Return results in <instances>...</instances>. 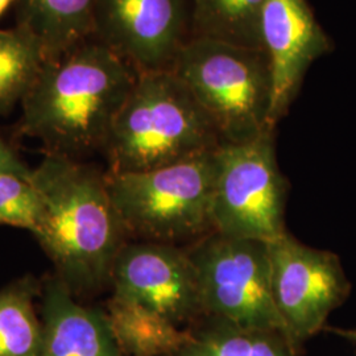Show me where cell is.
<instances>
[{
	"mask_svg": "<svg viewBox=\"0 0 356 356\" xmlns=\"http://www.w3.org/2000/svg\"><path fill=\"white\" fill-rule=\"evenodd\" d=\"M31 173L0 175V225L28 229L38 236L42 222V201Z\"/></svg>",
	"mask_w": 356,
	"mask_h": 356,
	"instance_id": "d6986e66",
	"label": "cell"
},
{
	"mask_svg": "<svg viewBox=\"0 0 356 356\" xmlns=\"http://www.w3.org/2000/svg\"><path fill=\"white\" fill-rule=\"evenodd\" d=\"M138 72L91 38L47 61L22 107L20 131L47 153L72 159L103 151Z\"/></svg>",
	"mask_w": 356,
	"mask_h": 356,
	"instance_id": "6da1fadb",
	"label": "cell"
},
{
	"mask_svg": "<svg viewBox=\"0 0 356 356\" xmlns=\"http://www.w3.org/2000/svg\"><path fill=\"white\" fill-rule=\"evenodd\" d=\"M268 251L273 301L289 341L300 348L322 330L351 285L337 254L307 247L286 231L268 243Z\"/></svg>",
	"mask_w": 356,
	"mask_h": 356,
	"instance_id": "ba28073f",
	"label": "cell"
},
{
	"mask_svg": "<svg viewBox=\"0 0 356 356\" xmlns=\"http://www.w3.org/2000/svg\"><path fill=\"white\" fill-rule=\"evenodd\" d=\"M32 169L20 160V157L13 152V148L0 138V175L1 173H19L29 175Z\"/></svg>",
	"mask_w": 356,
	"mask_h": 356,
	"instance_id": "ffe728a7",
	"label": "cell"
},
{
	"mask_svg": "<svg viewBox=\"0 0 356 356\" xmlns=\"http://www.w3.org/2000/svg\"><path fill=\"white\" fill-rule=\"evenodd\" d=\"M98 0H15L16 26L38 40L53 61L92 38Z\"/></svg>",
	"mask_w": 356,
	"mask_h": 356,
	"instance_id": "4fadbf2b",
	"label": "cell"
},
{
	"mask_svg": "<svg viewBox=\"0 0 356 356\" xmlns=\"http://www.w3.org/2000/svg\"><path fill=\"white\" fill-rule=\"evenodd\" d=\"M211 229L220 235L269 243L281 236L286 184L277 164L275 129L214 151Z\"/></svg>",
	"mask_w": 356,
	"mask_h": 356,
	"instance_id": "8992f818",
	"label": "cell"
},
{
	"mask_svg": "<svg viewBox=\"0 0 356 356\" xmlns=\"http://www.w3.org/2000/svg\"><path fill=\"white\" fill-rule=\"evenodd\" d=\"M213 321L195 330L170 356H298V348L276 330L242 327Z\"/></svg>",
	"mask_w": 356,
	"mask_h": 356,
	"instance_id": "9a60e30c",
	"label": "cell"
},
{
	"mask_svg": "<svg viewBox=\"0 0 356 356\" xmlns=\"http://www.w3.org/2000/svg\"><path fill=\"white\" fill-rule=\"evenodd\" d=\"M42 344L40 356H124L106 313L81 305L57 275L41 285Z\"/></svg>",
	"mask_w": 356,
	"mask_h": 356,
	"instance_id": "7c38bea8",
	"label": "cell"
},
{
	"mask_svg": "<svg viewBox=\"0 0 356 356\" xmlns=\"http://www.w3.org/2000/svg\"><path fill=\"white\" fill-rule=\"evenodd\" d=\"M220 139L188 86L170 70L138 73L103 152L108 172L136 173L211 152Z\"/></svg>",
	"mask_w": 356,
	"mask_h": 356,
	"instance_id": "3957f363",
	"label": "cell"
},
{
	"mask_svg": "<svg viewBox=\"0 0 356 356\" xmlns=\"http://www.w3.org/2000/svg\"><path fill=\"white\" fill-rule=\"evenodd\" d=\"M104 313L124 356H170L189 335V330H181L151 309L115 296Z\"/></svg>",
	"mask_w": 356,
	"mask_h": 356,
	"instance_id": "5bb4252c",
	"label": "cell"
},
{
	"mask_svg": "<svg viewBox=\"0 0 356 356\" xmlns=\"http://www.w3.org/2000/svg\"><path fill=\"white\" fill-rule=\"evenodd\" d=\"M31 179L42 201L38 241L74 296L110 284L127 231L107 189L106 173L47 153Z\"/></svg>",
	"mask_w": 356,
	"mask_h": 356,
	"instance_id": "7a4b0ae2",
	"label": "cell"
},
{
	"mask_svg": "<svg viewBox=\"0 0 356 356\" xmlns=\"http://www.w3.org/2000/svg\"><path fill=\"white\" fill-rule=\"evenodd\" d=\"M188 254L206 316L242 327L281 331L288 337L273 301L268 243L213 231Z\"/></svg>",
	"mask_w": 356,
	"mask_h": 356,
	"instance_id": "52a82bcc",
	"label": "cell"
},
{
	"mask_svg": "<svg viewBox=\"0 0 356 356\" xmlns=\"http://www.w3.org/2000/svg\"><path fill=\"white\" fill-rule=\"evenodd\" d=\"M47 57L36 38L22 28L0 29V116L23 102Z\"/></svg>",
	"mask_w": 356,
	"mask_h": 356,
	"instance_id": "ac0fdd59",
	"label": "cell"
},
{
	"mask_svg": "<svg viewBox=\"0 0 356 356\" xmlns=\"http://www.w3.org/2000/svg\"><path fill=\"white\" fill-rule=\"evenodd\" d=\"M15 0H0V16L8 10V7L13 4Z\"/></svg>",
	"mask_w": 356,
	"mask_h": 356,
	"instance_id": "7402d4cb",
	"label": "cell"
},
{
	"mask_svg": "<svg viewBox=\"0 0 356 356\" xmlns=\"http://www.w3.org/2000/svg\"><path fill=\"white\" fill-rule=\"evenodd\" d=\"M214 151L147 172H107V189L127 234L172 244L213 232Z\"/></svg>",
	"mask_w": 356,
	"mask_h": 356,
	"instance_id": "5b68a950",
	"label": "cell"
},
{
	"mask_svg": "<svg viewBox=\"0 0 356 356\" xmlns=\"http://www.w3.org/2000/svg\"><path fill=\"white\" fill-rule=\"evenodd\" d=\"M334 334H337L338 337H342L346 341L351 342L356 347V327L355 329H330Z\"/></svg>",
	"mask_w": 356,
	"mask_h": 356,
	"instance_id": "44dd1931",
	"label": "cell"
},
{
	"mask_svg": "<svg viewBox=\"0 0 356 356\" xmlns=\"http://www.w3.org/2000/svg\"><path fill=\"white\" fill-rule=\"evenodd\" d=\"M170 72L191 90L222 144L250 140L270 128L272 74L263 49L189 38Z\"/></svg>",
	"mask_w": 356,
	"mask_h": 356,
	"instance_id": "277c9868",
	"label": "cell"
},
{
	"mask_svg": "<svg viewBox=\"0 0 356 356\" xmlns=\"http://www.w3.org/2000/svg\"><path fill=\"white\" fill-rule=\"evenodd\" d=\"M110 284L115 297L148 307L178 326L204 314L188 250L169 243H126Z\"/></svg>",
	"mask_w": 356,
	"mask_h": 356,
	"instance_id": "30bf717a",
	"label": "cell"
},
{
	"mask_svg": "<svg viewBox=\"0 0 356 356\" xmlns=\"http://www.w3.org/2000/svg\"><path fill=\"white\" fill-rule=\"evenodd\" d=\"M266 1L189 0L191 38H207L263 49L261 15Z\"/></svg>",
	"mask_w": 356,
	"mask_h": 356,
	"instance_id": "2e32d148",
	"label": "cell"
},
{
	"mask_svg": "<svg viewBox=\"0 0 356 356\" xmlns=\"http://www.w3.org/2000/svg\"><path fill=\"white\" fill-rule=\"evenodd\" d=\"M189 0H98L92 38L138 73L170 70L191 38Z\"/></svg>",
	"mask_w": 356,
	"mask_h": 356,
	"instance_id": "9c48e42d",
	"label": "cell"
},
{
	"mask_svg": "<svg viewBox=\"0 0 356 356\" xmlns=\"http://www.w3.org/2000/svg\"><path fill=\"white\" fill-rule=\"evenodd\" d=\"M41 285L32 276L0 291V356H40L42 325L33 301Z\"/></svg>",
	"mask_w": 356,
	"mask_h": 356,
	"instance_id": "e0dca14e",
	"label": "cell"
},
{
	"mask_svg": "<svg viewBox=\"0 0 356 356\" xmlns=\"http://www.w3.org/2000/svg\"><path fill=\"white\" fill-rule=\"evenodd\" d=\"M261 44L272 74L268 123L276 128L309 66L330 51L331 41L306 0H267L261 15Z\"/></svg>",
	"mask_w": 356,
	"mask_h": 356,
	"instance_id": "8fae6325",
	"label": "cell"
}]
</instances>
